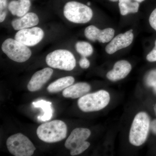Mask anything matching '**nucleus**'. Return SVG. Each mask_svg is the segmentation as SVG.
<instances>
[{"mask_svg": "<svg viewBox=\"0 0 156 156\" xmlns=\"http://www.w3.org/2000/svg\"><path fill=\"white\" fill-rule=\"evenodd\" d=\"M151 120L146 112H139L134 117L129 132V142L134 146L142 145L147 139Z\"/></svg>", "mask_w": 156, "mask_h": 156, "instance_id": "obj_1", "label": "nucleus"}, {"mask_svg": "<svg viewBox=\"0 0 156 156\" xmlns=\"http://www.w3.org/2000/svg\"><path fill=\"white\" fill-rule=\"evenodd\" d=\"M67 132V127L66 123L58 120L42 124L37 130L39 139L48 143L61 141L66 137Z\"/></svg>", "mask_w": 156, "mask_h": 156, "instance_id": "obj_2", "label": "nucleus"}, {"mask_svg": "<svg viewBox=\"0 0 156 156\" xmlns=\"http://www.w3.org/2000/svg\"><path fill=\"white\" fill-rule=\"evenodd\" d=\"M110 101L107 91L100 90L93 93L86 94L78 101V105L85 112L98 111L106 107Z\"/></svg>", "mask_w": 156, "mask_h": 156, "instance_id": "obj_3", "label": "nucleus"}, {"mask_svg": "<svg viewBox=\"0 0 156 156\" xmlns=\"http://www.w3.org/2000/svg\"><path fill=\"white\" fill-rule=\"evenodd\" d=\"M65 17L73 23H86L93 17V11L89 6L83 3L71 1L66 3L63 9Z\"/></svg>", "mask_w": 156, "mask_h": 156, "instance_id": "obj_4", "label": "nucleus"}, {"mask_svg": "<svg viewBox=\"0 0 156 156\" xmlns=\"http://www.w3.org/2000/svg\"><path fill=\"white\" fill-rule=\"evenodd\" d=\"M91 134L90 130L86 128H76L72 131L65 143L66 148L69 150L71 155H78L87 150L90 144L86 140Z\"/></svg>", "mask_w": 156, "mask_h": 156, "instance_id": "obj_5", "label": "nucleus"}, {"mask_svg": "<svg viewBox=\"0 0 156 156\" xmlns=\"http://www.w3.org/2000/svg\"><path fill=\"white\" fill-rule=\"evenodd\" d=\"M6 145L9 152L15 156H31L36 150L30 140L21 133L9 136Z\"/></svg>", "mask_w": 156, "mask_h": 156, "instance_id": "obj_6", "label": "nucleus"}, {"mask_svg": "<svg viewBox=\"0 0 156 156\" xmlns=\"http://www.w3.org/2000/svg\"><path fill=\"white\" fill-rule=\"evenodd\" d=\"M46 62L48 66L63 70H72L76 66L75 57L71 52L66 50H57L47 55Z\"/></svg>", "mask_w": 156, "mask_h": 156, "instance_id": "obj_7", "label": "nucleus"}, {"mask_svg": "<svg viewBox=\"0 0 156 156\" xmlns=\"http://www.w3.org/2000/svg\"><path fill=\"white\" fill-rule=\"evenodd\" d=\"M2 49L11 60L20 63L28 60L32 55L31 51L27 46L15 39H6L2 44Z\"/></svg>", "mask_w": 156, "mask_h": 156, "instance_id": "obj_8", "label": "nucleus"}, {"mask_svg": "<svg viewBox=\"0 0 156 156\" xmlns=\"http://www.w3.org/2000/svg\"><path fill=\"white\" fill-rule=\"evenodd\" d=\"M44 36V32L39 27L24 29L18 30L14 39L27 47H33L38 44Z\"/></svg>", "mask_w": 156, "mask_h": 156, "instance_id": "obj_9", "label": "nucleus"}, {"mask_svg": "<svg viewBox=\"0 0 156 156\" xmlns=\"http://www.w3.org/2000/svg\"><path fill=\"white\" fill-rule=\"evenodd\" d=\"M134 38L133 30H130L123 34H120L112 39L107 45L105 50L111 55L119 50L128 47L132 44Z\"/></svg>", "mask_w": 156, "mask_h": 156, "instance_id": "obj_10", "label": "nucleus"}, {"mask_svg": "<svg viewBox=\"0 0 156 156\" xmlns=\"http://www.w3.org/2000/svg\"><path fill=\"white\" fill-rule=\"evenodd\" d=\"M115 30L112 28H107L101 30L94 25L87 27L84 31V34L89 41L100 43H108L114 37Z\"/></svg>", "mask_w": 156, "mask_h": 156, "instance_id": "obj_11", "label": "nucleus"}, {"mask_svg": "<svg viewBox=\"0 0 156 156\" xmlns=\"http://www.w3.org/2000/svg\"><path fill=\"white\" fill-rule=\"evenodd\" d=\"M53 73L50 68H45L35 73L27 84L29 91L34 92L40 90L45 84L50 80Z\"/></svg>", "mask_w": 156, "mask_h": 156, "instance_id": "obj_12", "label": "nucleus"}, {"mask_svg": "<svg viewBox=\"0 0 156 156\" xmlns=\"http://www.w3.org/2000/svg\"><path fill=\"white\" fill-rule=\"evenodd\" d=\"M132 69L131 65L126 60H121L115 62L113 68L108 72L106 77L109 80L117 81L122 80L127 76Z\"/></svg>", "mask_w": 156, "mask_h": 156, "instance_id": "obj_13", "label": "nucleus"}, {"mask_svg": "<svg viewBox=\"0 0 156 156\" xmlns=\"http://www.w3.org/2000/svg\"><path fill=\"white\" fill-rule=\"evenodd\" d=\"M39 18L34 13L30 12L19 18L14 19L11 22V25L15 30H20L29 28L38 24Z\"/></svg>", "mask_w": 156, "mask_h": 156, "instance_id": "obj_14", "label": "nucleus"}, {"mask_svg": "<svg viewBox=\"0 0 156 156\" xmlns=\"http://www.w3.org/2000/svg\"><path fill=\"white\" fill-rule=\"evenodd\" d=\"M91 90V86L87 83L80 82L71 85L63 90L62 95L66 98L73 99L81 98Z\"/></svg>", "mask_w": 156, "mask_h": 156, "instance_id": "obj_15", "label": "nucleus"}, {"mask_svg": "<svg viewBox=\"0 0 156 156\" xmlns=\"http://www.w3.org/2000/svg\"><path fill=\"white\" fill-rule=\"evenodd\" d=\"M30 6V0H13L9 3L8 9L12 15L21 17L27 14Z\"/></svg>", "mask_w": 156, "mask_h": 156, "instance_id": "obj_16", "label": "nucleus"}, {"mask_svg": "<svg viewBox=\"0 0 156 156\" xmlns=\"http://www.w3.org/2000/svg\"><path fill=\"white\" fill-rule=\"evenodd\" d=\"M74 82V78L71 76L59 78L51 83L47 88V90L50 93H57L73 85Z\"/></svg>", "mask_w": 156, "mask_h": 156, "instance_id": "obj_17", "label": "nucleus"}, {"mask_svg": "<svg viewBox=\"0 0 156 156\" xmlns=\"http://www.w3.org/2000/svg\"><path fill=\"white\" fill-rule=\"evenodd\" d=\"M119 2L120 14L122 16L138 12L139 3L133 0H119Z\"/></svg>", "mask_w": 156, "mask_h": 156, "instance_id": "obj_18", "label": "nucleus"}, {"mask_svg": "<svg viewBox=\"0 0 156 156\" xmlns=\"http://www.w3.org/2000/svg\"><path fill=\"white\" fill-rule=\"evenodd\" d=\"M52 103L44 100H41L33 102L34 107L36 108H41L44 112V114L41 116L38 117V119L40 121L45 122L48 121L52 118L53 116V110L51 106Z\"/></svg>", "mask_w": 156, "mask_h": 156, "instance_id": "obj_19", "label": "nucleus"}, {"mask_svg": "<svg viewBox=\"0 0 156 156\" xmlns=\"http://www.w3.org/2000/svg\"><path fill=\"white\" fill-rule=\"evenodd\" d=\"M75 48L77 52L82 56L88 57L93 53V48L91 44L88 42L80 41L77 42Z\"/></svg>", "mask_w": 156, "mask_h": 156, "instance_id": "obj_20", "label": "nucleus"}, {"mask_svg": "<svg viewBox=\"0 0 156 156\" xmlns=\"http://www.w3.org/2000/svg\"><path fill=\"white\" fill-rule=\"evenodd\" d=\"M145 83L148 87L152 88L156 94V69L150 71L145 77Z\"/></svg>", "mask_w": 156, "mask_h": 156, "instance_id": "obj_21", "label": "nucleus"}, {"mask_svg": "<svg viewBox=\"0 0 156 156\" xmlns=\"http://www.w3.org/2000/svg\"><path fill=\"white\" fill-rule=\"evenodd\" d=\"M7 0H0V22H3L7 15Z\"/></svg>", "mask_w": 156, "mask_h": 156, "instance_id": "obj_22", "label": "nucleus"}, {"mask_svg": "<svg viewBox=\"0 0 156 156\" xmlns=\"http://www.w3.org/2000/svg\"><path fill=\"white\" fill-rule=\"evenodd\" d=\"M146 59L150 62H156V40L155 42L154 48L147 54Z\"/></svg>", "mask_w": 156, "mask_h": 156, "instance_id": "obj_23", "label": "nucleus"}, {"mask_svg": "<svg viewBox=\"0 0 156 156\" xmlns=\"http://www.w3.org/2000/svg\"><path fill=\"white\" fill-rule=\"evenodd\" d=\"M149 22L151 26L156 31V9L151 13L149 18Z\"/></svg>", "mask_w": 156, "mask_h": 156, "instance_id": "obj_24", "label": "nucleus"}, {"mask_svg": "<svg viewBox=\"0 0 156 156\" xmlns=\"http://www.w3.org/2000/svg\"><path fill=\"white\" fill-rule=\"evenodd\" d=\"M79 65L82 68L87 69L90 66V62L88 60L87 57L82 56L79 61Z\"/></svg>", "mask_w": 156, "mask_h": 156, "instance_id": "obj_25", "label": "nucleus"}, {"mask_svg": "<svg viewBox=\"0 0 156 156\" xmlns=\"http://www.w3.org/2000/svg\"><path fill=\"white\" fill-rule=\"evenodd\" d=\"M150 129L152 133L156 135V119L153 120L151 123Z\"/></svg>", "mask_w": 156, "mask_h": 156, "instance_id": "obj_26", "label": "nucleus"}, {"mask_svg": "<svg viewBox=\"0 0 156 156\" xmlns=\"http://www.w3.org/2000/svg\"><path fill=\"white\" fill-rule=\"evenodd\" d=\"M134 1H135V2H137L139 3L142 2H144V0H134Z\"/></svg>", "mask_w": 156, "mask_h": 156, "instance_id": "obj_27", "label": "nucleus"}, {"mask_svg": "<svg viewBox=\"0 0 156 156\" xmlns=\"http://www.w3.org/2000/svg\"><path fill=\"white\" fill-rule=\"evenodd\" d=\"M154 111L155 114L156 115V103L155 105L154 106Z\"/></svg>", "mask_w": 156, "mask_h": 156, "instance_id": "obj_28", "label": "nucleus"}, {"mask_svg": "<svg viewBox=\"0 0 156 156\" xmlns=\"http://www.w3.org/2000/svg\"><path fill=\"white\" fill-rule=\"evenodd\" d=\"M108 1H110L112 2H117L119 1V0H108Z\"/></svg>", "mask_w": 156, "mask_h": 156, "instance_id": "obj_29", "label": "nucleus"}, {"mask_svg": "<svg viewBox=\"0 0 156 156\" xmlns=\"http://www.w3.org/2000/svg\"><path fill=\"white\" fill-rule=\"evenodd\" d=\"M88 5H90V3H89V2H88Z\"/></svg>", "mask_w": 156, "mask_h": 156, "instance_id": "obj_30", "label": "nucleus"}]
</instances>
